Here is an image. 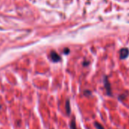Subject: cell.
I'll return each mask as SVG.
<instances>
[{"instance_id":"6da1fadb","label":"cell","mask_w":129,"mask_h":129,"mask_svg":"<svg viewBox=\"0 0 129 129\" xmlns=\"http://www.w3.org/2000/svg\"><path fill=\"white\" fill-rule=\"evenodd\" d=\"M103 84H104V87L106 89L107 96H112V92L111 84H110V82H109L107 76H104V78H103Z\"/></svg>"},{"instance_id":"7a4b0ae2","label":"cell","mask_w":129,"mask_h":129,"mask_svg":"<svg viewBox=\"0 0 129 129\" xmlns=\"http://www.w3.org/2000/svg\"><path fill=\"white\" fill-rule=\"evenodd\" d=\"M129 55V49L127 47H123L119 50V58L124 60L127 58Z\"/></svg>"},{"instance_id":"3957f363","label":"cell","mask_w":129,"mask_h":129,"mask_svg":"<svg viewBox=\"0 0 129 129\" xmlns=\"http://www.w3.org/2000/svg\"><path fill=\"white\" fill-rule=\"evenodd\" d=\"M49 58L53 62H58L59 61H61V56L55 52V51H51L50 54H49Z\"/></svg>"},{"instance_id":"277c9868","label":"cell","mask_w":129,"mask_h":129,"mask_svg":"<svg viewBox=\"0 0 129 129\" xmlns=\"http://www.w3.org/2000/svg\"><path fill=\"white\" fill-rule=\"evenodd\" d=\"M66 109L67 114L68 115H70V113H71V106H70V100H66Z\"/></svg>"},{"instance_id":"5b68a950","label":"cell","mask_w":129,"mask_h":129,"mask_svg":"<svg viewBox=\"0 0 129 129\" xmlns=\"http://www.w3.org/2000/svg\"><path fill=\"white\" fill-rule=\"evenodd\" d=\"M70 127H71V129H77V127H76V122H75V118L72 121V122L70 124Z\"/></svg>"},{"instance_id":"8992f818","label":"cell","mask_w":129,"mask_h":129,"mask_svg":"<svg viewBox=\"0 0 129 129\" xmlns=\"http://www.w3.org/2000/svg\"><path fill=\"white\" fill-rule=\"evenodd\" d=\"M94 125H95L96 128H97V129H104L103 126L101 124H100L99 122H95L94 123Z\"/></svg>"},{"instance_id":"52a82bcc","label":"cell","mask_w":129,"mask_h":129,"mask_svg":"<svg viewBox=\"0 0 129 129\" xmlns=\"http://www.w3.org/2000/svg\"><path fill=\"white\" fill-rule=\"evenodd\" d=\"M69 52H70V50H69V48H66V49H64V54H66V55H67V54H69Z\"/></svg>"},{"instance_id":"ba28073f","label":"cell","mask_w":129,"mask_h":129,"mask_svg":"<svg viewBox=\"0 0 129 129\" xmlns=\"http://www.w3.org/2000/svg\"><path fill=\"white\" fill-rule=\"evenodd\" d=\"M84 94L85 95H90L91 94V92L90 90H85L84 91Z\"/></svg>"},{"instance_id":"9c48e42d","label":"cell","mask_w":129,"mask_h":129,"mask_svg":"<svg viewBox=\"0 0 129 129\" xmlns=\"http://www.w3.org/2000/svg\"><path fill=\"white\" fill-rule=\"evenodd\" d=\"M89 64H90V62H89V61H84V64H83V66H87Z\"/></svg>"},{"instance_id":"30bf717a","label":"cell","mask_w":129,"mask_h":129,"mask_svg":"<svg viewBox=\"0 0 129 129\" xmlns=\"http://www.w3.org/2000/svg\"><path fill=\"white\" fill-rule=\"evenodd\" d=\"M2 108V106H1V104H0V109H1Z\"/></svg>"}]
</instances>
